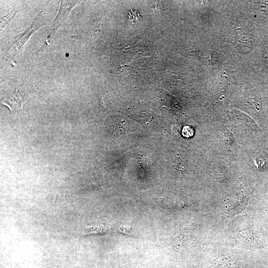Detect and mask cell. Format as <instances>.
Segmentation results:
<instances>
[{
    "label": "cell",
    "mask_w": 268,
    "mask_h": 268,
    "mask_svg": "<svg viewBox=\"0 0 268 268\" xmlns=\"http://www.w3.org/2000/svg\"><path fill=\"white\" fill-rule=\"evenodd\" d=\"M25 94L17 91L9 94L2 104L9 107L11 111H16L21 108L22 102L25 100Z\"/></svg>",
    "instance_id": "3"
},
{
    "label": "cell",
    "mask_w": 268,
    "mask_h": 268,
    "mask_svg": "<svg viewBox=\"0 0 268 268\" xmlns=\"http://www.w3.org/2000/svg\"><path fill=\"white\" fill-rule=\"evenodd\" d=\"M119 231H120L121 233L125 234L126 235L130 236H134V232L133 229L130 227L121 226L119 228Z\"/></svg>",
    "instance_id": "6"
},
{
    "label": "cell",
    "mask_w": 268,
    "mask_h": 268,
    "mask_svg": "<svg viewBox=\"0 0 268 268\" xmlns=\"http://www.w3.org/2000/svg\"><path fill=\"white\" fill-rule=\"evenodd\" d=\"M257 164L258 169H265L268 166V155L265 152L260 153L257 157Z\"/></svg>",
    "instance_id": "5"
},
{
    "label": "cell",
    "mask_w": 268,
    "mask_h": 268,
    "mask_svg": "<svg viewBox=\"0 0 268 268\" xmlns=\"http://www.w3.org/2000/svg\"><path fill=\"white\" fill-rule=\"evenodd\" d=\"M260 49L261 71L268 78V39L265 40Z\"/></svg>",
    "instance_id": "4"
},
{
    "label": "cell",
    "mask_w": 268,
    "mask_h": 268,
    "mask_svg": "<svg viewBox=\"0 0 268 268\" xmlns=\"http://www.w3.org/2000/svg\"><path fill=\"white\" fill-rule=\"evenodd\" d=\"M81 1L62 0L58 14L51 25V28L48 38L55 32L58 28L65 21L71 9Z\"/></svg>",
    "instance_id": "2"
},
{
    "label": "cell",
    "mask_w": 268,
    "mask_h": 268,
    "mask_svg": "<svg viewBox=\"0 0 268 268\" xmlns=\"http://www.w3.org/2000/svg\"><path fill=\"white\" fill-rule=\"evenodd\" d=\"M43 25L44 23L39 20V15H37L30 26L23 33L15 38L14 41L8 48V51L9 52H13L14 54L19 51L32 33Z\"/></svg>",
    "instance_id": "1"
}]
</instances>
